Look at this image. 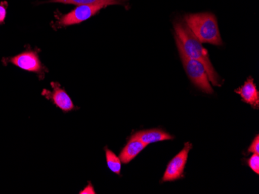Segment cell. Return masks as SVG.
<instances>
[{"mask_svg":"<svg viewBox=\"0 0 259 194\" xmlns=\"http://www.w3.org/2000/svg\"><path fill=\"white\" fill-rule=\"evenodd\" d=\"M52 86L53 88V91L50 92L45 90L43 91V95H45L47 98L52 100L57 107L65 112L74 110L75 105L72 99L68 96L66 91L62 89L60 85L57 82H52Z\"/></svg>","mask_w":259,"mask_h":194,"instance_id":"52a82bcc","label":"cell"},{"mask_svg":"<svg viewBox=\"0 0 259 194\" xmlns=\"http://www.w3.org/2000/svg\"><path fill=\"white\" fill-rule=\"evenodd\" d=\"M106 158H107V163L109 169L116 173V174L120 175V171H121V160L120 157L116 156L113 152L109 149H106Z\"/></svg>","mask_w":259,"mask_h":194,"instance_id":"7c38bea8","label":"cell"},{"mask_svg":"<svg viewBox=\"0 0 259 194\" xmlns=\"http://www.w3.org/2000/svg\"><path fill=\"white\" fill-rule=\"evenodd\" d=\"M9 61L20 68L22 70L35 73H41L43 66L37 52L27 50L9 59Z\"/></svg>","mask_w":259,"mask_h":194,"instance_id":"8992f818","label":"cell"},{"mask_svg":"<svg viewBox=\"0 0 259 194\" xmlns=\"http://www.w3.org/2000/svg\"><path fill=\"white\" fill-rule=\"evenodd\" d=\"M146 146V144L132 136L119 156L121 163L127 164L130 162L132 161L141 152L145 150Z\"/></svg>","mask_w":259,"mask_h":194,"instance_id":"9c48e42d","label":"cell"},{"mask_svg":"<svg viewBox=\"0 0 259 194\" xmlns=\"http://www.w3.org/2000/svg\"><path fill=\"white\" fill-rule=\"evenodd\" d=\"M133 136L141 140L147 146L151 143H158V142L171 140L174 139V136H171L169 133L159 130V128H152V130L138 132L133 135Z\"/></svg>","mask_w":259,"mask_h":194,"instance_id":"30bf717a","label":"cell"},{"mask_svg":"<svg viewBox=\"0 0 259 194\" xmlns=\"http://www.w3.org/2000/svg\"><path fill=\"white\" fill-rule=\"evenodd\" d=\"M7 3L3 2L0 4V25L4 24L7 17Z\"/></svg>","mask_w":259,"mask_h":194,"instance_id":"9a60e30c","label":"cell"},{"mask_svg":"<svg viewBox=\"0 0 259 194\" xmlns=\"http://www.w3.org/2000/svg\"><path fill=\"white\" fill-rule=\"evenodd\" d=\"M81 194H85V193H96L95 190L93 189V186H92L91 183H89V186H87L83 190H81V192H79Z\"/></svg>","mask_w":259,"mask_h":194,"instance_id":"2e32d148","label":"cell"},{"mask_svg":"<svg viewBox=\"0 0 259 194\" xmlns=\"http://www.w3.org/2000/svg\"><path fill=\"white\" fill-rule=\"evenodd\" d=\"M177 47L185 71L188 77L191 80L192 83L205 93L209 95L213 94V88L211 86L204 65L201 62L188 57L181 47L179 46H177Z\"/></svg>","mask_w":259,"mask_h":194,"instance_id":"3957f363","label":"cell"},{"mask_svg":"<svg viewBox=\"0 0 259 194\" xmlns=\"http://www.w3.org/2000/svg\"><path fill=\"white\" fill-rule=\"evenodd\" d=\"M174 29L177 46L181 47L188 57L201 62L204 65L209 82L215 86H220L221 84L219 75L214 70V68L209 60V54L203 47V43L196 38L186 23L182 21L176 22Z\"/></svg>","mask_w":259,"mask_h":194,"instance_id":"6da1fadb","label":"cell"},{"mask_svg":"<svg viewBox=\"0 0 259 194\" xmlns=\"http://www.w3.org/2000/svg\"><path fill=\"white\" fill-rule=\"evenodd\" d=\"M192 148L193 145L191 143H185L184 148L182 151L176 155L167 165L162 177V182H171L183 177L189 153Z\"/></svg>","mask_w":259,"mask_h":194,"instance_id":"277c9868","label":"cell"},{"mask_svg":"<svg viewBox=\"0 0 259 194\" xmlns=\"http://www.w3.org/2000/svg\"><path fill=\"white\" fill-rule=\"evenodd\" d=\"M248 152L249 153H255V154H259V136L256 135L254 137V140L251 143V146L248 148Z\"/></svg>","mask_w":259,"mask_h":194,"instance_id":"5bb4252c","label":"cell"},{"mask_svg":"<svg viewBox=\"0 0 259 194\" xmlns=\"http://www.w3.org/2000/svg\"><path fill=\"white\" fill-rule=\"evenodd\" d=\"M185 23L196 38L202 43L221 46L223 44L218 20L213 14L209 13L189 14L185 16Z\"/></svg>","mask_w":259,"mask_h":194,"instance_id":"7a4b0ae2","label":"cell"},{"mask_svg":"<svg viewBox=\"0 0 259 194\" xmlns=\"http://www.w3.org/2000/svg\"><path fill=\"white\" fill-rule=\"evenodd\" d=\"M235 92L242 98V101L249 104L253 108L257 109L259 106V92L251 77L247 79L242 86L235 90Z\"/></svg>","mask_w":259,"mask_h":194,"instance_id":"ba28073f","label":"cell"},{"mask_svg":"<svg viewBox=\"0 0 259 194\" xmlns=\"http://www.w3.org/2000/svg\"><path fill=\"white\" fill-rule=\"evenodd\" d=\"M248 165L254 171L256 174L259 173V154L253 153L252 156L248 160Z\"/></svg>","mask_w":259,"mask_h":194,"instance_id":"4fadbf2b","label":"cell"},{"mask_svg":"<svg viewBox=\"0 0 259 194\" xmlns=\"http://www.w3.org/2000/svg\"><path fill=\"white\" fill-rule=\"evenodd\" d=\"M51 2L74 5H100L107 7L110 5H120L124 4V0H52Z\"/></svg>","mask_w":259,"mask_h":194,"instance_id":"8fae6325","label":"cell"},{"mask_svg":"<svg viewBox=\"0 0 259 194\" xmlns=\"http://www.w3.org/2000/svg\"><path fill=\"white\" fill-rule=\"evenodd\" d=\"M103 8H105V7L100 5L78 6L75 10H72V12L62 16L59 19L58 26L67 27V26L80 24L81 22L85 21L96 15Z\"/></svg>","mask_w":259,"mask_h":194,"instance_id":"5b68a950","label":"cell"}]
</instances>
